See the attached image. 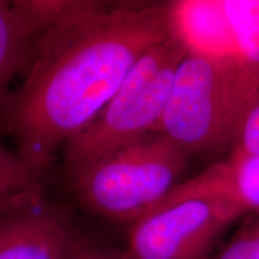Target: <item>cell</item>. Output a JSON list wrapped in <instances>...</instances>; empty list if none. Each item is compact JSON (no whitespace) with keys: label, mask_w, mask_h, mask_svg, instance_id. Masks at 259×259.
Instances as JSON below:
<instances>
[{"label":"cell","mask_w":259,"mask_h":259,"mask_svg":"<svg viewBox=\"0 0 259 259\" xmlns=\"http://www.w3.org/2000/svg\"><path fill=\"white\" fill-rule=\"evenodd\" d=\"M168 36L167 2H101L45 32L23 80L0 100V131L44 177L57 151L99 114L137 61Z\"/></svg>","instance_id":"6da1fadb"},{"label":"cell","mask_w":259,"mask_h":259,"mask_svg":"<svg viewBox=\"0 0 259 259\" xmlns=\"http://www.w3.org/2000/svg\"><path fill=\"white\" fill-rule=\"evenodd\" d=\"M223 161L178 184L130 225L120 259H209L229 228L244 218Z\"/></svg>","instance_id":"7a4b0ae2"},{"label":"cell","mask_w":259,"mask_h":259,"mask_svg":"<svg viewBox=\"0 0 259 259\" xmlns=\"http://www.w3.org/2000/svg\"><path fill=\"white\" fill-rule=\"evenodd\" d=\"M186 56L183 44L169 34L137 61L99 114L63 148L71 179L116 149L157 132Z\"/></svg>","instance_id":"3957f363"},{"label":"cell","mask_w":259,"mask_h":259,"mask_svg":"<svg viewBox=\"0 0 259 259\" xmlns=\"http://www.w3.org/2000/svg\"><path fill=\"white\" fill-rule=\"evenodd\" d=\"M187 154L160 132L116 149L74 177L78 202L112 222L134 223L180 184Z\"/></svg>","instance_id":"277c9868"},{"label":"cell","mask_w":259,"mask_h":259,"mask_svg":"<svg viewBox=\"0 0 259 259\" xmlns=\"http://www.w3.org/2000/svg\"><path fill=\"white\" fill-rule=\"evenodd\" d=\"M244 112L232 65L186 56L157 132L187 155L220 151L232 147Z\"/></svg>","instance_id":"5b68a950"},{"label":"cell","mask_w":259,"mask_h":259,"mask_svg":"<svg viewBox=\"0 0 259 259\" xmlns=\"http://www.w3.org/2000/svg\"><path fill=\"white\" fill-rule=\"evenodd\" d=\"M74 228L45 198L10 210L0 216V259H65Z\"/></svg>","instance_id":"8992f818"},{"label":"cell","mask_w":259,"mask_h":259,"mask_svg":"<svg viewBox=\"0 0 259 259\" xmlns=\"http://www.w3.org/2000/svg\"><path fill=\"white\" fill-rule=\"evenodd\" d=\"M169 34L185 47L187 56L233 65L238 57L234 28L225 0L167 2Z\"/></svg>","instance_id":"52a82bcc"},{"label":"cell","mask_w":259,"mask_h":259,"mask_svg":"<svg viewBox=\"0 0 259 259\" xmlns=\"http://www.w3.org/2000/svg\"><path fill=\"white\" fill-rule=\"evenodd\" d=\"M225 6L238 46L233 74L246 111L259 93V0H225Z\"/></svg>","instance_id":"ba28073f"},{"label":"cell","mask_w":259,"mask_h":259,"mask_svg":"<svg viewBox=\"0 0 259 259\" xmlns=\"http://www.w3.org/2000/svg\"><path fill=\"white\" fill-rule=\"evenodd\" d=\"M42 35L18 0H0V100L11 80L27 70Z\"/></svg>","instance_id":"9c48e42d"},{"label":"cell","mask_w":259,"mask_h":259,"mask_svg":"<svg viewBox=\"0 0 259 259\" xmlns=\"http://www.w3.org/2000/svg\"><path fill=\"white\" fill-rule=\"evenodd\" d=\"M42 198H45L42 177L16 151L0 143V216Z\"/></svg>","instance_id":"30bf717a"},{"label":"cell","mask_w":259,"mask_h":259,"mask_svg":"<svg viewBox=\"0 0 259 259\" xmlns=\"http://www.w3.org/2000/svg\"><path fill=\"white\" fill-rule=\"evenodd\" d=\"M223 164L238 205L245 213H259V155H231Z\"/></svg>","instance_id":"8fae6325"},{"label":"cell","mask_w":259,"mask_h":259,"mask_svg":"<svg viewBox=\"0 0 259 259\" xmlns=\"http://www.w3.org/2000/svg\"><path fill=\"white\" fill-rule=\"evenodd\" d=\"M209 259H259V213H246Z\"/></svg>","instance_id":"7c38bea8"},{"label":"cell","mask_w":259,"mask_h":259,"mask_svg":"<svg viewBox=\"0 0 259 259\" xmlns=\"http://www.w3.org/2000/svg\"><path fill=\"white\" fill-rule=\"evenodd\" d=\"M231 148V155H259V93L241 116Z\"/></svg>","instance_id":"4fadbf2b"},{"label":"cell","mask_w":259,"mask_h":259,"mask_svg":"<svg viewBox=\"0 0 259 259\" xmlns=\"http://www.w3.org/2000/svg\"><path fill=\"white\" fill-rule=\"evenodd\" d=\"M65 259H120L118 248L106 246L74 228Z\"/></svg>","instance_id":"5bb4252c"}]
</instances>
